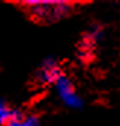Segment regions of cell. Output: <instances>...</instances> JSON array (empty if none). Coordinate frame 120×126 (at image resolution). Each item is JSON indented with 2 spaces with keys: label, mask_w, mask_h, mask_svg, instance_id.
<instances>
[{
  "label": "cell",
  "mask_w": 120,
  "mask_h": 126,
  "mask_svg": "<svg viewBox=\"0 0 120 126\" xmlns=\"http://www.w3.org/2000/svg\"><path fill=\"white\" fill-rule=\"evenodd\" d=\"M35 24H54L67 18L81 3L70 0H24L13 1Z\"/></svg>",
  "instance_id": "cell-1"
},
{
  "label": "cell",
  "mask_w": 120,
  "mask_h": 126,
  "mask_svg": "<svg viewBox=\"0 0 120 126\" xmlns=\"http://www.w3.org/2000/svg\"><path fill=\"white\" fill-rule=\"evenodd\" d=\"M63 75L61 69L54 60H45L37 72V81L40 84H57Z\"/></svg>",
  "instance_id": "cell-3"
},
{
  "label": "cell",
  "mask_w": 120,
  "mask_h": 126,
  "mask_svg": "<svg viewBox=\"0 0 120 126\" xmlns=\"http://www.w3.org/2000/svg\"><path fill=\"white\" fill-rule=\"evenodd\" d=\"M38 117L37 116H19L18 119H15L9 126H38Z\"/></svg>",
  "instance_id": "cell-5"
},
{
  "label": "cell",
  "mask_w": 120,
  "mask_h": 126,
  "mask_svg": "<svg viewBox=\"0 0 120 126\" xmlns=\"http://www.w3.org/2000/svg\"><path fill=\"white\" fill-rule=\"evenodd\" d=\"M56 88H57V93H59L60 98L63 100V103L69 107H73V109H79L82 106V100L81 97L78 95L73 84L66 78V76H61L59 79V82L56 84Z\"/></svg>",
  "instance_id": "cell-2"
},
{
  "label": "cell",
  "mask_w": 120,
  "mask_h": 126,
  "mask_svg": "<svg viewBox=\"0 0 120 126\" xmlns=\"http://www.w3.org/2000/svg\"><path fill=\"white\" fill-rule=\"evenodd\" d=\"M21 116V113L12 110L7 104H4L3 101H0V125L1 126H9L15 119H18Z\"/></svg>",
  "instance_id": "cell-4"
}]
</instances>
